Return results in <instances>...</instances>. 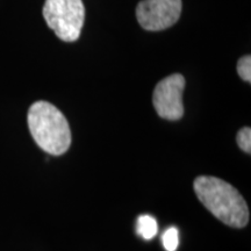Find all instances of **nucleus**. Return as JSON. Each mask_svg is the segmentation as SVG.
<instances>
[{
	"instance_id": "1",
	"label": "nucleus",
	"mask_w": 251,
	"mask_h": 251,
	"mask_svg": "<svg viewBox=\"0 0 251 251\" xmlns=\"http://www.w3.org/2000/svg\"><path fill=\"white\" fill-rule=\"evenodd\" d=\"M194 191L200 202L229 227L243 228L249 222V208L241 193L227 181L211 176L194 180Z\"/></svg>"
},
{
	"instance_id": "2",
	"label": "nucleus",
	"mask_w": 251,
	"mask_h": 251,
	"mask_svg": "<svg viewBox=\"0 0 251 251\" xmlns=\"http://www.w3.org/2000/svg\"><path fill=\"white\" fill-rule=\"evenodd\" d=\"M28 127L37 146L52 156L63 155L71 146L67 118L48 101H36L28 111Z\"/></svg>"
},
{
	"instance_id": "3",
	"label": "nucleus",
	"mask_w": 251,
	"mask_h": 251,
	"mask_svg": "<svg viewBox=\"0 0 251 251\" xmlns=\"http://www.w3.org/2000/svg\"><path fill=\"white\" fill-rule=\"evenodd\" d=\"M43 17L59 39L74 42L80 36L85 7L81 0H46Z\"/></svg>"
},
{
	"instance_id": "4",
	"label": "nucleus",
	"mask_w": 251,
	"mask_h": 251,
	"mask_svg": "<svg viewBox=\"0 0 251 251\" xmlns=\"http://www.w3.org/2000/svg\"><path fill=\"white\" fill-rule=\"evenodd\" d=\"M185 78L174 74L159 81L152 94V103L157 114L165 120L177 121L183 118V91Z\"/></svg>"
},
{
	"instance_id": "5",
	"label": "nucleus",
	"mask_w": 251,
	"mask_h": 251,
	"mask_svg": "<svg viewBox=\"0 0 251 251\" xmlns=\"http://www.w3.org/2000/svg\"><path fill=\"white\" fill-rule=\"evenodd\" d=\"M181 7V0H142L136 7V17L144 29L158 31L177 23Z\"/></svg>"
},
{
	"instance_id": "6",
	"label": "nucleus",
	"mask_w": 251,
	"mask_h": 251,
	"mask_svg": "<svg viewBox=\"0 0 251 251\" xmlns=\"http://www.w3.org/2000/svg\"><path fill=\"white\" fill-rule=\"evenodd\" d=\"M158 226L151 215H141L136 221V233L144 240L149 241L156 236Z\"/></svg>"
},
{
	"instance_id": "7",
	"label": "nucleus",
	"mask_w": 251,
	"mask_h": 251,
	"mask_svg": "<svg viewBox=\"0 0 251 251\" xmlns=\"http://www.w3.org/2000/svg\"><path fill=\"white\" fill-rule=\"evenodd\" d=\"M162 243L166 251H176L179 246V231L176 227L168 228L162 235Z\"/></svg>"
},
{
	"instance_id": "8",
	"label": "nucleus",
	"mask_w": 251,
	"mask_h": 251,
	"mask_svg": "<svg viewBox=\"0 0 251 251\" xmlns=\"http://www.w3.org/2000/svg\"><path fill=\"white\" fill-rule=\"evenodd\" d=\"M236 141L238 147L247 153L251 152V129L250 127H244L237 133Z\"/></svg>"
},
{
	"instance_id": "9",
	"label": "nucleus",
	"mask_w": 251,
	"mask_h": 251,
	"mask_svg": "<svg viewBox=\"0 0 251 251\" xmlns=\"http://www.w3.org/2000/svg\"><path fill=\"white\" fill-rule=\"evenodd\" d=\"M237 72L243 80L250 83L251 81V57L249 55L243 56L237 62Z\"/></svg>"
}]
</instances>
